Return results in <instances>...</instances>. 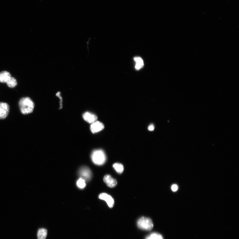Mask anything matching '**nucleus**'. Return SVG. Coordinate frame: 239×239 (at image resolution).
Returning <instances> with one entry per match:
<instances>
[{
	"mask_svg": "<svg viewBox=\"0 0 239 239\" xmlns=\"http://www.w3.org/2000/svg\"><path fill=\"white\" fill-rule=\"evenodd\" d=\"M9 110V106L7 103L0 102V119L6 118L8 115Z\"/></svg>",
	"mask_w": 239,
	"mask_h": 239,
	"instance_id": "nucleus-4",
	"label": "nucleus"
},
{
	"mask_svg": "<svg viewBox=\"0 0 239 239\" xmlns=\"http://www.w3.org/2000/svg\"><path fill=\"white\" fill-rule=\"evenodd\" d=\"M8 86L10 88H14L17 85V81L14 77H11L6 83Z\"/></svg>",
	"mask_w": 239,
	"mask_h": 239,
	"instance_id": "nucleus-13",
	"label": "nucleus"
},
{
	"mask_svg": "<svg viewBox=\"0 0 239 239\" xmlns=\"http://www.w3.org/2000/svg\"><path fill=\"white\" fill-rule=\"evenodd\" d=\"M137 224L140 229L149 231L153 229L154 224L151 220L145 217H141L138 221Z\"/></svg>",
	"mask_w": 239,
	"mask_h": 239,
	"instance_id": "nucleus-3",
	"label": "nucleus"
},
{
	"mask_svg": "<svg viewBox=\"0 0 239 239\" xmlns=\"http://www.w3.org/2000/svg\"><path fill=\"white\" fill-rule=\"evenodd\" d=\"M113 167L116 171L119 174L122 173L124 170V166L121 164L116 163L113 165Z\"/></svg>",
	"mask_w": 239,
	"mask_h": 239,
	"instance_id": "nucleus-14",
	"label": "nucleus"
},
{
	"mask_svg": "<svg viewBox=\"0 0 239 239\" xmlns=\"http://www.w3.org/2000/svg\"><path fill=\"white\" fill-rule=\"evenodd\" d=\"M104 180L107 186L110 188H113L115 187L117 184L116 179L112 178L109 175H105L104 177Z\"/></svg>",
	"mask_w": 239,
	"mask_h": 239,
	"instance_id": "nucleus-9",
	"label": "nucleus"
},
{
	"mask_svg": "<svg viewBox=\"0 0 239 239\" xmlns=\"http://www.w3.org/2000/svg\"><path fill=\"white\" fill-rule=\"evenodd\" d=\"M91 158L94 163L97 165H104L106 160L105 154L101 150H94L91 154Z\"/></svg>",
	"mask_w": 239,
	"mask_h": 239,
	"instance_id": "nucleus-2",
	"label": "nucleus"
},
{
	"mask_svg": "<svg viewBox=\"0 0 239 239\" xmlns=\"http://www.w3.org/2000/svg\"><path fill=\"white\" fill-rule=\"evenodd\" d=\"M145 239H164V238L159 233L153 232L146 237Z\"/></svg>",
	"mask_w": 239,
	"mask_h": 239,
	"instance_id": "nucleus-15",
	"label": "nucleus"
},
{
	"mask_svg": "<svg viewBox=\"0 0 239 239\" xmlns=\"http://www.w3.org/2000/svg\"><path fill=\"white\" fill-rule=\"evenodd\" d=\"M77 184L78 187L80 189H83L86 186L85 181L82 178H80L79 179Z\"/></svg>",
	"mask_w": 239,
	"mask_h": 239,
	"instance_id": "nucleus-16",
	"label": "nucleus"
},
{
	"mask_svg": "<svg viewBox=\"0 0 239 239\" xmlns=\"http://www.w3.org/2000/svg\"><path fill=\"white\" fill-rule=\"evenodd\" d=\"M104 128V124L101 122L96 121L92 123L90 126L91 132L93 133H96L102 131Z\"/></svg>",
	"mask_w": 239,
	"mask_h": 239,
	"instance_id": "nucleus-7",
	"label": "nucleus"
},
{
	"mask_svg": "<svg viewBox=\"0 0 239 239\" xmlns=\"http://www.w3.org/2000/svg\"><path fill=\"white\" fill-rule=\"evenodd\" d=\"M47 235V231L44 228L39 229L38 231V239H46Z\"/></svg>",
	"mask_w": 239,
	"mask_h": 239,
	"instance_id": "nucleus-11",
	"label": "nucleus"
},
{
	"mask_svg": "<svg viewBox=\"0 0 239 239\" xmlns=\"http://www.w3.org/2000/svg\"><path fill=\"white\" fill-rule=\"evenodd\" d=\"M155 129V127L153 125H150L148 127V130L150 131H153Z\"/></svg>",
	"mask_w": 239,
	"mask_h": 239,
	"instance_id": "nucleus-19",
	"label": "nucleus"
},
{
	"mask_svg": "<svg viewBox=\"0 0 239 239\" xmlns=\"http://www.w3.org/2000/svg\"><path fill=\"white\" fill-rule=\"evenodd\" d=\"M134 60L136 62L135 69L139 70L142 68L144 66V62L142 58L139 57L134 58Z\"/></svg>",
	"mask_w": 239,
	"mask_h": 239,
	"instance_id": "nucleus-12",
	"label": "nucleus"
},
{
	"mask_svg": "<svg viewBox=\"0 0 239 239\" xmlns=\"http://www.w3.org/2000/svg\"><path fill=\"white\" fill-rule=\"evenodd\" d=\"M83 118L86 122L92 124L97 120V117L93 113L86 112L83 114Z\"/></svg>",
	"mask_w": 239,
	"mask_h": 239,
	"instance_id": "nucleus-8",
	"label": "nucleus"
},
{
	"mask_svg": "<svg viewBox=\"0 0 239 239\" xmlns=\"http://www.w3.org/2000/svg\"><path fill=\"white\" fill-rule=\"evenodd\" d=\"M56 95L57 96H58L59 98L60 99V108L62 109L63 107V104H62V97L61 96V93L60 92H58V93L56 94Z\"/></svg>",
	"mask_w": 239,
	"mask_h": 239,
	"instance_id": "nucleus-17",
	"label": "nucleus"
},
{
	"mask_svg": "<svg viewBox=\"0 0 239 239\" xmlns=\"http://www.w3.org/2000/svg\"><path fill=\"white\" fill-rule=\"evenodd\" d=\"M20 110L23 114H28L33 112L35 104L32 100L28 97H23L19 101Z\"/></svg>",
	"mask_w": 239,
	"mask_h": 239,
	"instance_id": "nucleus-1",
	"label": "nucleus"
},
{
	"mask_svg": "<svg viewBox=\"0 0 239 239\" xmlns=\"http://www.w3.org/2000/svg\"><path fill=\"white\" fill-rule=\"evenodd\" d=\"M99 198L101 200L105 201L110 208L113 207L114 204V201L111 196L105 193H102L99 195Z\"/></svg>",
	"mask_w": 239,
	"mask_h": 239,
	"instance_id": "nucleus-6",
	"label": "nucleus"
},
{
	"mask_svg": "<svg viewBox=\"0 0 239 239\" xmlns=\"http://www.w3.org/2000/svg\"><path fill=\"white\" fill-rule=\"evenodd\" d=\"M172 191L173 192L176 191L178 189V187L177 185L173 184L171 186Z\"/></svg>",
	"mask_w": 239,
	"mask_h": 239,
	"instance_id": "nucleus-18",
	"label": "nucleus"
},
{
	"mask_svg": "<svg viewBox=\"0 0 239 239\" xmlns=\"http://www.w3.org/2000/svg\"><path fill=\"white\" fill-rule=\"evenodd\" d=\"M11 77V75L9 72L6 71L2 72L0 73V82L6 83Z\"/></svg>",
	"mask_w": 239,
	"mask_h": 239,
	"instance_id": "nucleus-10",
	"label": "nucleus"
},
{
	"mask_svg": "<svg viewBox=\"0 0 239 239\" xmlns=\"http://www.w3.org/2000/svg\"><path fill=\"white\" fill-rule=\"evenodd\" d=\"M79 173L81 178L83 179L85 181L90 180L92 176L91 172L88 167L84 166L81 168Z\"/></svg>",
	"mask_w": 239,
	"mask_h": 239,
	"instance_id": "nucleus-5",
	"label": "nucleus"
}]
</instances>
